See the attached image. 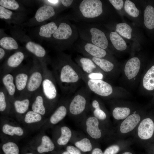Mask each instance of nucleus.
<instances>
[{"instance_id": "obj_49", "label": "nucleus", "mask_w": 154, "mask_h": 154, "mask_svg": "<svg viewBox=\"0 0 154 154\" xmlns=\"http://www.w3.org/2000/svg\"><path fill=\"white\" fill-rule=\"evenodd\" d=\"M91 154H104V153L101 149L96 147L93 149Z\"/></svg>"}, {"instance_id": "obj_4", "label": "nucleus", "mask_w": 154, "mask_h": 154, "mask_svg": "<svg viewBox=\"0 0 154 154\" xmlns=\"http://www.w3.org/2000/svg\"><path fill=\"white\" fill-rule=\"evenodd\" d=\"M91 92L86 87H84L75 93L68 103V111L70 114L78 116L87 110Z\"/></svg>"}, {"instance_id": "obj_1", "label": "nucleus", "mask_w": 154, "mask_h": 154, "mask_svg": "<svg viewBox=\"0 0 154 154\" xmlns=\"http://www.w3.org/2000/svg\"><path fill=\"white\" fill-rule=\"evenodd\" d=\"M60 58L53 65L52 71L62 92L69 95L75 92L79 86L83 73L70 56Z\"/></svg>"}, {"instance_id": "obj_53", "label": "nucleus", "mask_w": 154, "mask_h": 154, "mask_svg": "<svg viewBox=\"0 0 154 154\" xmlns=\"http://www.w3.org/2000/svg\"><path fill=\"white\" fill-rule=\"evenodd\" d=\"M26 154H32V153H26Z\"/></svg>"}, {"instance_id": "obj_51", "label": "nucleus", "mask_w": 154, "mask_h": 154, "mask_svg": "<svg viewBox=\"0 0 154 154\" xmlns=\"http://www.w3.org/2000/svg\"><path fill=\"white\" fill-rule=\"evenodd\" d=\"M47 1L52 5H56L59 3L60 1L57 0H47Z\"/></svg>"}, {"instance_id": "obj_35", "label": "nucleus", "mask_w": 154, "mask_h": 154, "mask_svg": "<svg viewBox=\"0 0 154 154\" xmlns=\"http://www.w3.org/2000/svg\"><path fill=\"white\" fill-rule=\"evenodd\" d=\"M2 131L4 133L11 136L16 135L21 136L24 133L23 129L21 127L12 126L7 124L3 125Z\"/></svg>"}, {"instance_id": "obj_45", "label": "nucleus", "mask_w": 154, "mask_h": 154, "mask_svg": "<svg viewBox=\"0 0 154 154\" xmlns=\"http://www.w3.org/2000/svg\"><path fill=\"white\" fill-rule=\"evenodd\" d=\"M66 150L69 154H82L80 150L78 148L72 145L67 146Z\"/></svg>"}, {"instance_id": "obj_37", "label": "nucleus", "mask_w": 154, "mask_h": 154, "mask_svg": "<svg viewBox=\"0 0 154 154\" xmlns=\"http://www.w3.org/2000/svg\"><path fill=\"white\" fill-rule=\"evenodd\" d=\"M124 8L127 13L133 17H137L139 15V11L138 10L134 3L130 1L127 0L125 1Z\"/></svg>"}, {"instance_id": "obj_29", "label": "nucleus", "mask_w": 154, "mask_h": 154, "mask_svg": "<svg viewBox=\"0 0 154 154\" xmlns=\"http://www.w3.org/2000/svg\"><path fill=\"white\" fill-rule=\"evenodd\" d=\"M58 27L54 22H52L41 26L40 29L39 35L46 38H50L55 32Z\"/></svg>"}, {"instance_id": "obj_44", "label": "nucleus", "mask_w": 154, "mask_h": 154, "mask_svg": "<svg viewBox=\"0 0 154 154\" xmlns=\"http://www.w3.org/2000/svg\"><path fill=\"white\" fill-rule=\"evenodd\" d=\"M109 1L117 10L121 9L123 7V2L122 0H109Z\"/></svg>"}, {"instance_id": "obj_50", "label": "nucleus", "mask_w": 154, "mask_h": 154, "mask_svg": "<svg viewBox=\"0 0 154 154\" xmlns=\"http://www.w3.org/2000/svg\"><path fill=\"white\" fill-rule=\"evenodd\" d=\"M5 54L4 50L1 48H0V59L1 60L4 57Z\"/></svg>"}, {"instance_id": "obj_20", "label": "nucleus", "mask_w": 154, "mask_h": 154, "mask_svg": "<svg viewBox=\"0 0 154 154\" xmlns=\"http://www.w3.org/2000/svg\"><path fill=\"white\" fill-rule=\"evenodd\" d=\"M55 14L54 10L52 7L45 5L38 9L35 14V17L37 21L41 22L53 17Z\"/></svg>"}, {"instance_id": "obj_3", "label": "nucleus", "mask_w": 154, "mask_h": 154, "mask_svg": "<svg viewBox=\"0 0 154 154\" xmlns=\"http://www.w3.org/2000/svg\"><path fill=\"white\" fill-rule=\"evenodd\" d=\"M145 115L141 112H134L114 129L113 137L117 140L125 139L131 135Z\"/></svg>"}, {"instance_id": "obj_6", "label": "nucleus", "mask_w": 154, "mask_h": 154, "mask_svg": "<svg viewBox=\"0 0 154 154\" xmlns=\"http://www.w3.org/2000/svg\"><path fill=\"white\" fill-rule=\"evenodd\" d=\"M43 77V70L42 65L32 67L30 70L26 88L21 93V95L26 96L33 95L40 88Z\"/></svg>"}, {"instance_id": "obj_39", "label": "nucleus", "mask_w": 154, "mask_h": 154, "mask_svg": "<svg viewBox=\"0 0 154 154\" xmlns=\"http://www.w3.org/2000/svg\"><path fill=\"white\" fill-rule=\"evenodd\" d=\"M42 119L41 115L33 110L27 112L25 115L24 121L27 123H31L40 121Z\"/></svg>"}, {"instance_id": "obj_32", "label": "nucleus", "mask_w": 154, "mask_h": 154, "mask_svg": "<svg viewBox=\"0 0 154 154\" xmlns=\"http://www.w3.org/2000/svg\"><path fill=\"white\" fill-rule=\"evenodd\" d=\"M29 100L27 98L21 100H17L14 102L15 111L17 113L20 114L25 113L29 109Z\"/></svg>"}, {"instance_id": "obj_17", "label": "nucleus", "mask_w": 154, "mask_h": 154, "mask_svg": "<svg viewBox=\"0 0 154 154\" xmlns=\"http://www.w3.org/2000/svg\"><path fill=\"white\" fill-rule=\"evenodd\" d=\"M140 66V61L137 57L132 58L127 61L124 71L126 76L129 80H131L137 75Z\"/></svg>"}, {"instance_id": "obj_48", "label": "nucleus", "mask_w": 154, "mask_h": 154, "mask_svg": "<svg viewBox=\"0 0 154 154\" xmlns=\"http://www.w3.org/2000/svg\"><path fill=\"white\" fill-rule=\"evenodd\" d=\"M119 154H135L134 151L129 148L124 150Z\"/></svg>"}, {"instance_id": "obj_41", "label": "nucleus", "mask_w": 154, "mask_h": 154, "mask_svg": "<svg viewBox=\"0 0 154 154\" xmlns=\"http://www.w3.org/2000/svg\"><path fill=\"white\" fill-rule=\"evenodd\" d=\"M1 6L11 10L17 9L19 7L17 2L14 0H1Z\"/></svg>"}, {"instance_id": "obj_5", "label": "nucleus", "mask_w": 154, "mask_h": 154, "mask_svg": "<svg viewBox=\"0 0 154 154\" xmlns=\"http://www.w3.org/2000/svg\"><path fill=\"white\" fill-rule=\"evenodd\" d=\"M43 77L41 89L44 98L49 101L56 100L58 96L57 83L52 71L42 65Z\"/></svg>"}, {"instance_id": "obj_24", "label": "nucleus", "mask_w": 154, "mask_h": 154, "mask_svg": "<svg viewBox=\"0 0 154 154\" xmlns=\"http://www.w3.org/2000/svg\"><path fill=\"white\" fill-rule=\"evenodd\" d=\"M91 59L102 70L106 72H110L114 67V64L104 58H100L84 55Z\"/></svg>"}, {"instance_id": "obj_42", "label": "nucleus", "mask_w": 154, "mask_h": 154, "mask_svg": "<svg viewBox=\"0 0 154 154\" xmlns=\"http://www.w3.org/2000/svg\"><path fill=\"white\" fill-rule=\"evenodd\" d=\"M85 76L88 78L95 80H103L104 75L102 72H95L89 74L83 73Z\"/></svg>"}, {"instance_id": "obj_46", "label": "nucleus", "mask_w": 154, "mask_h": 154, "mask_svg": "<svg viewBox=\"0 0 154 154\" xmlns=\"http://www.w3.org/2000/svg\"><path fill=\"white\" fill-rule=\"evenodd\" d=\"M143 147L147 153L154 154V143L147 144Z\"/></svg>"}, {"instance_id": "obj_54", "label": "nucleus", "mask_w": 154, "mask_h": 154, "mask_svg": "<svg viewBox=\"0 0 154 154\" xmlns=\"http://www.w3.org/2000/svg\"><path fill=\"white\" fill-rule=\"evenodd\" d=\"M146 154H149V153H146Z\"/></svg>"}, {"instance_id": "obj_36", "label": "nucleus", "mask_w": 154, "mask_h": 154, "mask_svg": "<svg viewBox=\"0 0 154 154\" xmlns=\"http://www.w3.org/2000/svg\"><path fill=\"white\" fill-rule=\"evenodd\" d=\"M75 145L80 150L84 152L90 151L92 148L90 140L86 137L76 142Z\"/></svg>"}, {"instance_id": "obj_18", "label": "nucleus", "mask_w": 154, "mask_h": 154, "mask_svg": "<svg viewBox=\"0 0 154 154\" xmlns=\"http://www.w3.org/2000/svg\"><path fill=\"white\" fill-rule=\"evenodd\" d=\"M33 95L35 99L31 106L32 110L41 115H44L46 109L44 104V98L41 88Z\"/></svg>"}, {"instance_id": "obj_11", "label": "nucleus", "mask_w": 154, "mask_h": 154, "mask_svg": "<svg viewBox=\"0 0 154 154\" xmlns=\"http://www.w3.org/2000/svg\"><path fill=\"white\" fill-rule=\"evenodd\" d=\"M30 70H15L13 75L16 91L21 93L25 89L29 77Z\"/></svg>"}, {"instance_id": "obj_52", "label": "nucleus", "mask_w": 154, "mask_h": 154, "mask_svg": "<svg viewBox=\"0 0 154 154\" xmlns=\"http://www.w3.org/2000/svg\"><path fill=\"white\" fill-rule=\"evenodd\" d=\"M62 154H69L68 152L67 151H65Z\"/></svg>"}, {"instance_id": "obj_8", "label": "nucleus", "mask_w": 154, "mask_h": 154, "mask_svg": "<svg viewBox=\"0 0 154 154\" xmlns=\"http://www.w3.org/2000/svg\"><path fill=\"white\" fill-rule=\"evenodd\" d=\"M82 80L84 82L86 87L91 92L98 95L107 97L111 95L113 93V88L112 86L103 80L89 79L85 76L83 73Z\"/></svg>"}, {"instance_id": "obj_30", "label": "nucleus", "mask_w": 154, "mask_h": 154, "mask_svg": "<svg viewBox=\"0 0 154 154\" xmlns=\"http://www.w3.org/2000/svg\"><path fill=\"white\" fill-rule=\"evenodd\" d=\"M26 47L28 51L38 57L42 58L45 55L44 49L38 44L30 41L27 43Z\"/></svg>"}, {"instance_id": "obj_47", "label": "nucleus", "mask_w": 154, "mask_h": 154, "mask_svg": "<svg viewBox=\"0 0 154 154\" xmlns=\"http://www.w3.org/2000/svg\"><path fill=\"white\" fill-rule=\"evenodd\" d=\"M62 4L66 7H69L71 6L74 1L72 0H60Z\"/></svg>"}, {"instance_id": "obj_31", "label": "nucleus", "mask_w": 154, "mask_h": 154, "mask_svg": "<svg viewBox=\"0 0 154 154\" xmlns=\"http://www.w3.org/2000/svg\"><path fill=\"white\" fill-rule=\"evenodd\" d=\"M60 130L61 135L57 139V143L60 145H65L68 143L70 139L72 132L70 129L66 126L62 127Z\"/></svg>"}, {"instance_id": "obj_15", "label": "nucleus", "mask_w": 154, "mask_h": 154, "mask_svg": "<svg viewBox=\"0 0 154 154\" xmlns=\"http://www.w3.org/2000/svg\"><path fill=\"white\" fill-rule=\"evenodd\" d=\"M77 64L83 72L89 74L95 72H102V70L90 58L85 56H79L76 59Z\"/></svg>"}, {"instance_id": "obj_43", "label": "nucleus", "mask_w": 154, "mask_h": 154, "mask_svg": "<svg viewBox=\"0 0 154 154\" xmlns=\"http://www.w3.org/2000/svg\"><path fill=\"white\" fill-rule=\"evenodd\" d=\"M12 12L5 7L0 6V18L1 19H9L11 18Z\"/></svg>"}, {"instance_id": "obj_10", "label": "nucleus", "mask_w": 154, "mask_h": 154, "mask_svg": "<svg viewBox=\"0 0 154 154\" xmlns=\"http://www.w3.org/2000/svg\"><path fill=\"white\" fill-rule=\"evenodd\" d=\"M100 122L94 116L88 117L86 122V131L88 134L92 138L99 139L103 135V130L100 126Z\"/></svg>"}, {"instance_id": "obj_26", "label": "nucleus", "mask_w": 154, "mask_h": 154, "mask_svg": "<svg viewBox=\"0 0 154 154\" xmlns=\"http://www.w3.org/2000/svg\"><path fill=\"white\" fill-rule=\"evenodd\" d=\"M144 87L148 90L154 89V65L153 66L146 72L143 80Z\"/></svg>"}, {"instance_id": "obj_2", "label": "nucleus", "mask_w": 154, "mask_h": 154, "mask_svg": "<svg viewBox=\"0 0 154 154\" xmlns=\"http://www.w3.org/2000/svg\"><path fill=\"white\" fill-rule=\"evenodd\" d=\"M131 135L133 142L143 146L154 143V117L145 115Z\"/></svg>"}, {"instance_id": "obj_19", "label": "nucleus", "mask_w": 154, "mask_h": 154, "mask_svg": "<svg viewBox=\"0 0 154 154\" xmlns=\"http://www.w3.org/2000/svg\"><path fill=\"white\" fill-rule=\"evenodd\" d=\"M132 111L128 107L116 106L113 108L112 114L114 121L118 124L133 113Z\"/></svg>"}, {"instance_id": "obj_7", "label": "nucleus", "mask_w": 154, "mask_h": 154, "mask_svg": "<svg viewBox=\"0 0 154 154\" xmlns=\"http://www.w3.org/2000/svg\"><path fill=\"white\" fill-rule=\"evenodd\" d=\"M79 10L84 18L93 19L102 13V4L99 0H83L79 5Z\"/></svg>"}, {"instance_id": "obj_38", "label": "nucleus", "mask_w": 154, "mask_h": 154, "mask_svg": "<svg viewBox=\"0 0 154 154\" xmlns=\"http://www.w3.org/2000/svg\"><path fill=\"white\" fill-rule=\"evenodd\" d=\"M3 150L5 154H19V150L15 143L9 142L3 145Z\"/></svg>"}, {"instance_id": "obj_34", "label": "nucleus", "mask_w": 154, "mask_h": 154, "mask_svg": "<svg viewBox=\"0 0 154 154\" xmlns=\"http://www.w3.org/2000/svg\"><path fill=\"white\" fill-rule=\"evenodd\" d=\"M0 45L3 48L9 50L16 49L18 48V44L15 40L10 37H5L0 40Z\"/></svg>"}, {"instance_id": "obj_16", "label": "nucleus", "mask_w": 154, "mask_h": 154, "mask_svg": "<svg viewBox=\"0 0 154 154\" xmlns=\"http://www.w3.org/2000/svg\"><path fill=\"white\" fill-rule=\"evenodd\" d=\"M24 58V54L20 51L16 52L11 56L7 61V66L2 70V76L14 71L15 69L21 63Z\"/></svg>"}, {"instance_id": "obj_27", "label": "nucleus", "mask_w": 154, "mask_h": 154, "mask_svg": "<svg viewBox=\"0 0 154 154\" xmlns=\"http://www.w3.org/2000/svg\"><path fill=\"white\" fill-rule=\"evenodd\" d=\"M144 23L147 28L149 29L154 28V8L151 5L146 7L144 11Z\"/></svg>"}, {"instance_id": "obj_12", "label": "nucleus", "mask_w": 154, "mask_h": 154, "mask_svg": "<svg viewBox=\"0 0 154 154\" xmlns=\"http://www.w3.org/2000/svg\"><path fill=\"white\" fill-rule=\"evenodd\" d=\"M78 51L84 56L88 55L100 58H104L107 54L104 49L88 42L80 47Z\"/></svg>"}, {"instance_id": "obj_21", "label": "nucleus", "mask_w": 154, "mask_h": 154, "mask_svg": "<svg viewBox=\"0 0 154 154\" xmlns=\"http://www.w3.org/2000/svg\"><path fill=\"white\" fill-rule=\"evenodd\" d=\"M2 82L8 96L13 97L16 91L13 75L10 73L4 75L2 76Z\"/></svg>"}, {"instance_id": "obj_13", "label": "nucleus", "mask_w": 154, "mask_h": 154, "mask_svg": "<svg viewBox=\"0 0 154 154\" xmlns=\"http://www.w3.org/2000/svg\"><path fill=\"white\" fill-rule=\"evenodd\" d=\"M133 143L132 138L116 140V143L105 149L104 154H119L129 148Z\"/></svg>"}, {"instance_id": "obj_40", "label": "nucleus", "mask_w": 154, "mask_h": 154, "mask_svg": "<svg viewBox=\"0 0 154 154\" xmlns=\"http://www.w3.org/2000/svg\"><path fill=\"white\" fill-rule=\"evenodd\" d=\"M8 96L6 90L3 86L1 87L0 90V111H5L7 107L6 101L7 96Z\"/></svg>"}, {"instance_id": "obj_14", "label": "nucleus", "mask_w": 154, "mask_h": 154, "mask_svg": "<svg viewBox=\"0 0 154 154\" xmlns=\"http://www.w3.org/2000/svg\"><path fill=\"white\" fill-rule=\"evenodd\" d=\"M74 34V29L70 24L61 23L52 35L54 38L59 40H67L72 38Z\"/></svg>"}, {"instance_id": "obj_9", "label": "nucleus", "mask_w": 154, "mask_h": 154, "mask_svg": "<svg viewBox=\"0 0 154 154\" xmlns=\"http://www.w3.org/2000/svg\"><path fill=\"white\" fill-rule=\"evenodd\" d=\"M88 41L103 49H106L108 45V41L104 33L102 31L93 27L89 28L88 31Z\"/></svg>"}, {"instance_id": "obj_23", "label": "nucleus", "mask_w": 154, "mask_h": 154, "mask_svg": "<svg viewBox=\"0 0 154 154\" xmlns=\"http://www.w3.org/2000/svg\"><path fill=\"white\" fill-rule=\"evenodd\" d=\"M91 106L93 109V114L95 117L101 122L104 123L106 121L107 123L108 116L107 114L101 108L100 104L97 99L93 100L91 103Z\"/></svg>"}, {"instance_id": "obj_33", "label": "nucleus", "mask_w": 154, "mask_h": 154, "mask_svg": "<svg viewBox=\"0 0 154 154\" xmlns=\"http://www.w3.org/2000/svg\"><path fill=\"white\" fill-rule=\"evenodd\" d=\"M132 29L128 24L124 23L117 24L116 26V31L121 36L128 39L131 38Z\"/></svg>"}, {"instance_id": "obj_22", "label": "nucleus", "mask_w": 154, "mask_h": 154, "mask_svg": "<svg viewBox=\"0 0 154 154\" xmlns=\"http://www.w3.org/2000/svg\"><path fill=\"white\" fill-rule=\"evenodd\" d=\"M68 104H60L57 108L50 117L51 123L56 124L65 117L68 111Z\"/></svg>"}, {"instance_id": "obj_28", "label": "nucleus", "mask_w": 154, "mask_h": 154, "mask_svg": "<svg viewBox=\"0 0 154 154\" xmlns=\"http://www.w3.org/2000/svg\"><path fill=\"white\" fill-rule=\"evenodd\" d=\"M54 148V144L50 138L44 135L42 138L41 144L37 148V151L39 153L48 152L52 151Z\"/></svg>"}, {"instance_id": "obj_25", "label": "nucleus", "mask_w": 154, "mask_h": 154, "mask_svg": "<svg viewBox=\"0 0 154 154\" xmlns=\"http://www.w3.org/2000/svg\"><path fill=\"white\" fill-rule=\"evenodd\" d=\"M111 42L117 50L122 51L127 48V45L123 38L116 32H111L109 35Z\"/></svg>"}]
</instances>
